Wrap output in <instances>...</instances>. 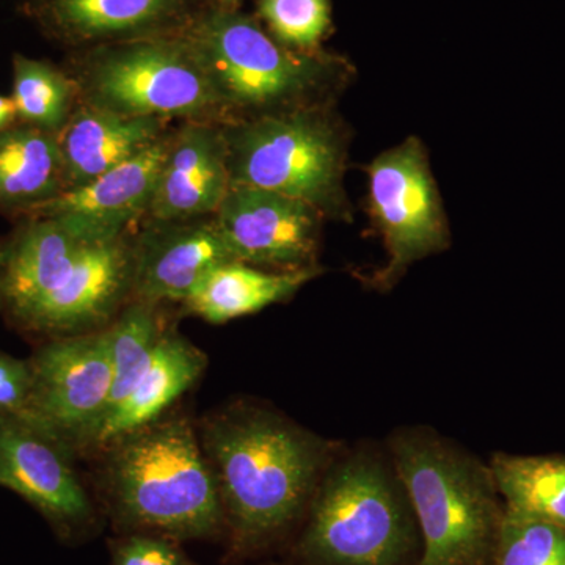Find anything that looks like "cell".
<instances>
[{
    "mask_svg": "<svg viewBox=\"0 0 565 565\" xmlns=\"http://www.w3.org/2000/svg\"><path fill=\"white\" fill-rule=\"evenodd\" d=\"M202 446L223 515L241 545H259L291 526L313 500L329 449L313 434L255 407L203 424Z\"/></svg>",
    "mask_w": 565,
    "mask_h": 565,
    "instance_id": "1",
    "label": "cell"
},
{
    "mask_svg": "<svg viewBox=\"0 0 565 565\" xmlns=\"http://www.w3.org/2000/svg\"><path fill=\"white\" fill-rule=\"evenodd\" d=\"M109 446L107 490L120 522L170 539L217 533L221 493L188 418L156 419Z\"/></svg>",
    "mask_w": 565,
    "mask_h": 565,
    "instance_id": "2",
    "label": "cell"
},
{
    "mask_svg": "<svg viewBox=\"0 0 565 565\" xmlns=\"http://www.w3.org/2000/svg\"><path fill=\"white\" fill-rule=\"evenodd\" d=\"M182 33L210 76L225 125L327 106L338 85L332 61L278 43L237 11L195 17Z\"/></svg>",
    "mask_w": 565,
    "mask_h": 565,
    "instance_id": "3",
    "label": "cell"
},
{
    "mask_svg": "<svg viewBox=\"0 0 565 565\" xmlns=\"http://www.w3.org/2000/svg\"><path fill=\"white\" fill-rule=\"evenodd\" d=\"M392 456L422 531L419 565H484L504 515L490 467L426 430L397 434Z\"/></svg>",
    "mask_w": 565,
    "mask_h": 565,
    "instance_id": "4",
    "label": "cell"
},
{
    "mask_svg": "<svg viewBox=\"0 0 565 565\" xmlns=\"http://www.w3.org/2000/svg\"><path fill=\"white\" fill-rule=\"evenodd\" d=\"M66 73L79 103L95 109L225 125L210 76L182 32L99 44Z\"/></svg>",
    "mask_w": 565,
    "mask_h": 565,
    "instance_id": "5",
    "label": "cell"
},
{
    "mask_svg": "<svg viewBox=\"0 0 565 565\" xmlns=\"http://www.w3.org/2000/svg\"><path fill=\"white\" fill-rule=\"evenodd\" d=\"M232 185L266 189L344 218L345 140L327 106L221 125Z\"/></svg>",
    "mask_w": 565,
    "mask_h": 565,
    "instance_id": "6",
    "label": "cell"
},
{
    "mask_svg": "<svg viewBox=\"0 0 565 565\" xmlns=\"http://www.w3.org/2000/svg\"><path fill=\"white\" fill-rule=\"evenodd\" d=\"M408 505L396 471L364 452L348 457L316 489L303 555L321 565H401L414 541Z\"/></svg>",
    "mask_w": 565,
    "mask_h": 565,
    "instance_id": "7",
    "label": "cell"
},
{
    "mask_svg": "<svg viewBox=\"0 0 565 565\" xmlns=\"http://www.w3.org/2000/svg\"><path fill=\"white\" fill-rule=\"evenodd\" d=\"M32 386L22 418L73 448L95 445L109 412L111 364L106 329L66 334L29 360Z\"/></svg>",
    "mask_w": 565,
    "mask_h": 565,
    "instance_id": "8",
    "label": "cell"
},
{
    "mask_svg": "<svg viewBox=\"0 0 565 565\" xmlns=\"http://www.w3.org/2000/svg\"><path fill=\"white\" fill-rule=\"evenodd\" d=\"M366 172L371 215L390 256L374 281L388 288L412 264L448 247V223L426 150L415 137L379 154Z\"/></svg>",
    "mask_w": 565,
    "mask_h": 565,
    "instance_id": "9",
    "label": "cell"
},
{
    "mask_svg": "<svg viewBox=\"0 0 565 565\" xmlns=\"http://www.w3.org/2000/svg\"><path fill=\"white\" fill-rule=\"evenodd\" d=\"M323 218L302 200L247 185H232L215 212L237 262L278 273L316 267Z\"/></svg>",
    "mask_w": 565,
    "mask_h": 565,
    "instance_id": "10",
    "label": "cell"
},
{
    "mask_svg": "<svg viewBox=\"0 0 565 565\" xmlns=\"http://www.w3.org/2000/svg\"><path fill=\"white\" fill-rule=\"evenodd\" d=\"M237 262L214 215L143 218L132 228V300L184 302L215 267Z\"/></svg>",
    "mask_w": 565,
    "mask_h": 565,
    "instance_id": "11",
    "label": "cell"
},
{
    "mask_svg": "<svg viewBox=\"0 0 565 565\" xmlns=\"http://www.w3.org/2000/svg\"><path fill=\"white\" fill-rule=\"evenodd\" d=\"M132 300V228L85 245L50 294L21 319L43 332L79 334L103 330Z\"/></svg>",
    "mask_w": 565,
    "mask_h": 565,
    "instance_id": "12",
    "label": "cell"
},
{
    "mask_svg": "<svg viewBox=\"0 0 565 565\" xmlns=\"http://www.w3.org/2000/svg\"><path fill=\"white\" fill-rule=\"evenodd\" d=\"M68 452L22 416L0 414V486L20 494L61 531H73L92 516Z\"/></svg>",
    "mask_w": 565,
    "mask_h": 565,
    "instance_id": "13",
    "label": "cell"
},
{
    "mask_svg": "<svg viewBox=\"0 0 565 565\" xmlns=\"http://www.w3.org/2000/svg\"><path fill=\"white\" fill-rule=\"evenodd\" d=\"M172 128L152 147L82 188L66 191L29 212L54 217L87 243L129 232L148 214Z\"/></svg>",
    "mask_w": 565,
    "mask_h": 565,
    "instance_id": "14",
    "label": "cell"
},
{
    "mask_svg": "<svg viewBox=\"0 0 565 565\" xmlns=\"http://www.w3.org/2000/svg\"><path fill=\"white\" fill-rule=\"evenodd\" d=\"M230 188L221 125L182 121L170 131L147 215L163 221L214 215Z\"/></svg>",
    "mask_w": 565,
    "mask_h": 565,
    "instance_id": "15",
    "label": "cell"
},
{
    "mask_svg": "<svg viewBox=\"0 0 565 565\" xmlns=\"http://www.w3.org/2000/svg\"><path fill=\"white\" fill-rule=\"evenodd\" d=\"M169 129L170 122L159 118L122 117L77 103L57 134L66 191L82 188L136 158Z\"/></svg>",
    "mask_w": 565,
    "mask_h": 565,
    "instance_id": "16",
    "label": "cell"
},
{
    "mask_svg": "<svg viewBox=\"0 0 565 565\" xmlns=\"http://www.w3.org/2000/svg\"><path fill=\"white\" fill-rule=\"evenodd\" d=\"M189 0H43L44 18L71 43H118L188 28Z\"/></svg>",
    "mask_w": 565,
    "mask_h": 565,
    "instance_id": "17",
    "label": "cell"
},
{
    "mask_svg": "<svg viewBox=\"0 0 565 565\" xmlns=\"http://www.w3.org/2000/svg\"><path fill=\"white\" fill-rule=\"evenodd\" d=\"M204 367L206 356L191 341L174 332H163L131 392L104 419L95 445H110L161 418L199 381Z\"/></svg>",
    "mask_w": 565,
    "mask_h": 565,
    "instance_id": "18",
    "label": "cell"
},
{
    "mask_svg": "<svg viewBox=\"0 0 565 565\" xmlns=\"http://www.w3.org/2000/svg\"><path fill=\"white\" fill-rule=\"evenodd\" d=\"M87 244L58 218L29 217L3 253V305L21 321L62 281Z\"/></svg>",
    "mask_w": 565,
    "mask_h": 565,
    "instance_id": "19",
    "label": "cell"
},
{
    "mask_svg": "<svg viewBox=\"0 0 565 565\" xmlns=\"http://www.w3.org/2000/svg\"><path fill=\"white\" fill-rule=\"evenodd\" d=\"M318 274L316 267L267 273L239 262L223 264L211 270L182 305L206 322L225 323L288 300Z\"/></svg>",
    "mask_w": 565,
    "mask_h": 565,
    "instance_id": "20",
    "label": "cell"
},
{
    "mask_svg": "<svg viewBox=\"0 0 565 565\" xmlns=\"http://www.w3.org/2000/svg\"><path fill=\"white\" fill-rule=\"evenodd\" d=\"M65 191L57 134L28 125L0 131V210L28 215Z\"/></svg>",
    "mask_w": 565,
    "mask_h": 565,
    "instance_id": "21",
    "label": "cell"
},
{
    "mask_svg": "<svg viewBox=\"0 0 565 565\" xmlns=\"http://www.w3.org/2000/svg\"><path fill=\"white\" fill-rule=\"evenodd\" d=\"M490 471L505 511L565 527L564 457L498 455Z\"/></svg>",
    "mask_w": 565,
    "mask_h": 565,
    "instance_id": "22",
    "label": "cell"
},
{
    "mask_svg": "<svg viewBox=\"0 0 565 565\" xmlns=\"http://www.w3.org/2000/svg\"><path fill=\"white\" fill-rule=\"evenodd\" d=\"M13 98L22 125L58 134L76 109V85L66 71L17 54L13 58Z\"/></svg>",
    "mask_w": 565,
    "mask_h": 565,
    "instance_id": "23",
    "label": "cell"
},
{
    "mask_svg": "<svg viewBox=\"0 0 565 565\" xmlns=\"http://www.w3.org/2000/svg\"><path fill=\"white\" fill-rule=\"evenodd\" d=\"M106 333L111 364L110 412L131 392L161 340V305L131 300L106 327Z\"/></svg>",
    "mask_w": 565,
    "mask_h": 565,
    "instance_id": "24",
    "label": "cell"
},
{
    "mask_svg": "<svg viewBox=\"0 0 565 565\" xmlns=\"http://www.w3.org/2000/svg\"><path fill=\"white\" fill-rule=\"evenodd\" d=\"M497 565H565V527L504 509Z\"/></svg>",
    "mask_w": 565,
    "mask_h": 565,
    "instance_id": "25",
    "label": "cell"
},
{
    "mask_svg": "<svg viewBox=\"0 0 565 565\" xmlns=\"http://www.w3.org/2000/svg\"><path fill=\"white\" fill-rule=\"evenodd\" d=\"M259 17L278 43L299 51H315L330 24V0H259Z\"/></svg>",
    "mask_w": 565,
    "mask_h": 565,
    "instance_id": "26",
    "label": "cell"
},
{
    "mask_svg": "<svg viewBox=\"0 0 565 565\" xmlns=\"http://www.w3.org/2000/svg\"><path fill=\"white\" fill-rule=\"evenodd\" d=\"M111 565H188V561L162 535L137 534L115 546Z\"/></svg>",
    "mask_w": 565,
    "mask_h": 565,
    "instance_id": "27",
    "label": "cell"
},
{
    "mask_svg": "<svg viewBox=\"0 0 565 565\" xmlns=\"http://www.w3.org/2000/svg\"><path fill=\"white\" fill-rule=\"evenodd\" d=\"M31 386L29 362L0 352V414L24 415Z\"/></svg>",
    "mask_w": 565,
    "mask_h": 565,
    "instance_id": "28",
    "label": "cell"
},
{
    "mask_svg": "<svg viewBox=\"0 0 565 565\" xmlns=\"http://www.w3.org/2000/svg\"><path fill=\"white\" fill-rule=\"evenodd\" d=\"M18 120L17 106L11 96L0 95V131L9 129Z\"/></svg>",
    "mask_w": 565,
    "mask_h": 565,
    "instance_id": "29",
    "label": "cell"
},
{
    "mask_svg": "<svg viewBox=\"0 0 565 565\" xmlns=\"http://www.w3.org/2000/svg\"><path fill=\"white\" fill-rule=\"evenodd\" d=\"M3 305V253H0V307Z\"/></svg>",
    "mask_w": 565,
    "mask_h": 565,
    "instance_id": "30",
    "label": "cell"
},
{
    "mask_svg": "<svg viewBox=\"0 0 565 565\" xmlns=\"http://www.w3.org/2000/svg\"><path fill=\"white\" fill-rule=\"evenodd\" d=\"M215 2L218 3L221 9L233 10V7L236 6L239 0H215Z\"/></svg>",
    "mask_w": 565,
    "mask_h": 565,
    "instance_id": "31",
    "label": "cell"
}]
</instances>
